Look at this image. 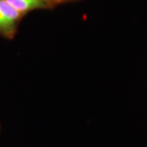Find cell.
I'll return each mask as SVG.
<instances>
[{
    "mask_svg": "<svg viewBox=\"0 0 147 147\" xmlns=\"http://www.w3.org/2000/svg\"><path fill=\"white\" fill-rule=\"evenodd\" d=\"M51 2H55V3H57V2H63L65 0H50Z\"/></svg>",
    "mask_w": 147,
    "mask_h": 147,
    "instance_id": "3957f363",
    "label": "cell"
},
{
    "mask_svg": "<svg viewBox=\"0 0 147 147\" xmlns=\"http://www.w3.org/2000/svg\"><path fill=\"white\" fill-rule=\"evenodd\" d=\"M14 9L19 11L21 15L29 11L45 8L51 6L50 0H5Z\"/></svg>",
    "mask_w": 147,
    "mask_h": 147,
    "instance_id": "7a4b0ae2",
    "label": "cell"
},
{
    "mask_svg": "<svg viewBox=\"0 0 147 147\" xmlns=\"http://www.w3.org/2000/svg\"><path fill=\"white\" fill-rule=\"evenodd\" d=\"M21 16V13L5 0H0V31L2 33L7 35L12 34Z\"/></svg>",
    "mask_w": 147,
    "mask_h": 147,
    "instance_id": "6da1fadb",
    "label": "cell"
}]
</instances>
